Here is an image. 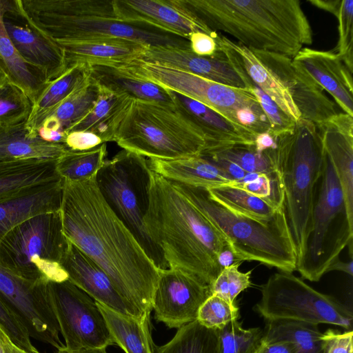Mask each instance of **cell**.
Listing matches in <instances>:
<instances>
[{
  "label": "cell",
  "mask_w": 353,
  "mask_h": 353,
  "mask_svg": "<svg viewBox=\"0 0 353 353\" xmlns=\"http://www.w3.org/2000/svg\"><path fill=\"white\" fill-rule=\"evenodd\" d=\"M141 79L196 100L256 135L271 130L254 95L165 65L134 59L117 65Z\"/></svg>",
  "instance_id": "10"
},
{
  "label": "cell",
  "mask_w": 353,
  "mask_h": 353,
  "mask_svg": "<svg viewBox=\"0 0 353 353\" xmlns=\"http://www.w3.org/2000/svg\"><path fill=\"white\" fill-rule=\"evenodd\" d=\"M240 317L237 304H232L220 296L211 294L201 305L196 320L203 326L221 330Z\"/></svg>",
  "instance_id": "45"
},
{
  "label": "cell",
  "mask_w": 353,
  "mask_h": 353,
  "mask_svg": "<svg viewBox=\"0 0 353 353\" xmlns=\"http://www.w3.org/2000/svg\"><path fill=\"white\" fill-rule=\"evenodd\" d=\"M62 266L68 280L96 302L123 314L140 316L145 314L128 303L103 270L71 242Z\"/></svg>",
  "instance_id": "19"
},
{
  "label": "cell",
  "mask_w": 353,
  "mask_h": 353,
  "mask_svg": "<svg viewBox=\"0 0 353 353\" xmlns=\"http://www.w3.org/2000/svg\"><path fill=\"white\" fill-rule=\"evenodd\" d=\"M292 61L332 96L343 112L353 117L352 72L336 53L303 47Z\"/></svg>",
  "instance_id": "20"
},
{
  "label": "cell",
  "mask_w": 353,
  "mask_h": 353,
  "mask_svg": "<svg viewBox=\"0 0 353 353\" xmlns=\"http://www.w3.org/2000/svg\"><path fill=\"white\" fill-rule=\"evenodd\" d=\"M239 76L245 85V89L256 98L268 119L271 132L275 137L292 130L296 122L286 114L267 94L245 74H239Z\"/></svg>",
  "instance_id": "46"
},
{
  "label": "cell",
  "mask_w": 353,
  "mask_h": 353,
  "mask_svg": "<svg viewBox=\"0 0 353 353\" xmlns=\"http://www.w3.org/2000/svg\"><path fill=\"white\" fill-rule=\"evenodd\" d=\"M276 149L259 152L255 150L254 145H236L216 150H203L200 154L228 159L247 173H263L271 175L278 172L275 159Z\"/></svg>",
  "instance_id": "40"
},
{
  "label": "cell",
  "mask_w": 353,
  "mask_h": 353,
  "mask_svg": "<svg viewBox=\"0 0 353 353\" xmlns=\"http://www.w3.org/2000/svg\"><path fill=\"white\" fill-rule=\"evenodd\" d=\"M96 175L80 181L63 180V232L103 270L128 303L143 314L150 313L161 270L105 202Z\"/></svg>",
  "instance_id": "1"
},
{
  "label": "cell",
  "mask_w": 353,
  "mask_h": 353,
  "mask_svg": "<svg viewBox=\"0 0 353 353\" xmlns=\"http://www.w3.org/2000/svg\"><path fill=\"white\" fill-rule=\"evenodd\" d=\"M32 103L26 94L8 80L0 85V127L26 123Z\"/></svg>",
  "instance_id": "41"
},
{
  "label": "cell",
  "mask_w": 353,
  "mask_h": 353,
  "mask_svg": "<svg viewBox=\"0 0 353 353\" xmlns=\"http://www.w3.org/2000/svg\"><path fill=\"white\" fill-rule=\"evenodd\" d=\"M50 304L69 350L114 344L96 301L69 280L48 281Z\"/></svg>",
  "instance_id": "13"
},
{
  "label": "cell",
  "mask_w": 353,
  "mask_h": 353,
  "mask_svg": "<svg viewBox=\"0 0 353 353\" xmlns=\"http://www.w3.org/2000/svg\"><path fill=\"white\" fill-rule=\"evenodd\" d=\"M106 154L105 143L88 150H67L57 160V171L63 180L83 181L97 174L105 161Z\"/></svg>",
  "instance_id": "39"
},
{
  "label": "cell",
  "mask_w": 353,
  "mask_h": 353,
  "mask_svg": "<svg viewBox=\"0 0 353 353\" xmlns=\"http://www.w3.org/2000/svg\"><path fill=\"white\" fill-rule=\"evenodd\" d=\"M172 182L225 236L241 262L255 261L281 272L296 270V251L283 206L270 219L259 220L224 206L207 188Z\"/></svg>",
  "instance_id": "5"
},
{
  "label": "cell",
  "mask_w": 353,
  "mask_h": 353,
  "mask_svg": "<svg viewBox=\"0 0 353 353\" xmlns=\"http://www.w3.org/2000/svg\"><path fill=\"white\" fill-rule=\"evenodd\" d=\"M263 336L259 327L245 329L233 321L219 330L218 353H252Z\"/></svg>",
  "instance_id": "42"
},
{
  "label": "cell",
  "mask_w": 353,
  "mask_h": 353,
  "mask_svg": "<svg viewBox=\"0 0 353 353\" xmlns=\"http://www.w3.org/2000/svg\"><path fill=\"white\" fill-rule=\"evenodd\" d=\"M229 185L266 199L277 208L283 206V190L279 172L271 175L263 173H247L242 179L233 181Z\"/></svg>",
  "instance_id": "43"
},
{
  "label": "cell",
  "mask_w": 353,
  "mask_h": 353,
  "mask_svg": "<svg viewBox=\"0 0 353 353\" xmlns=\"http://www.w3.org/2000/svg\"><path fill=\"white\" fill-rule=\"evenodd\" d=\"M331 271L343 272L350 276L353 275V261H343L339 256L333 260L327 270V273Z\"/></svg>",
  "instance_id": "56"
},
{
  "label": "cell",
  "mask_w": 353,
  "mask_h": 353,
  "mask_svg": "<svg viewBox=\"0 0 353 353\" xmlns=\"http://www.w3.org/2000/svg\"><path fill=\"white\" fill-rule=\"evenodd\" d=\"M240 264H234L222 270L210 286L212 294L217 295L232 304H236L237 296L252 285V270L241 272L239 270Z\"/></svg>",
  "instance_id": "47"
},
{
  "label": "cell",
  "mask_w": 353,
  "mask_h": 353,
  "mask_svg": "<svg viewBox=\"0 0 353 353\" xmlns=\"http://www.w3.org/2000/svg\"><path fill=\"white\" fill-rule=\"evenodd\" d=\"M353 220L332 165L325 153L323 170L314 194L311 230L296 270L302 278L319 281L334 259L352 245Z\"/></svg>",
  "instance_id": "8"
},
{
  "label": "cell",
  "mask_w": 353,
  "mask_h": 353,
  "mask_svg": "<svg viewBox=\"0 0 353 353\" xmlns=\"http://www.w3.org/2000/svg\"><path fill=\"white\" fill-rule=\"evenodd\" d=\"M114 141L123 150L165 160L200 155L206 146L201 128L174 104L134 99Z\"/></svg>",
  "instance_id": "7"
},
{
  "label": "cell",
  "mask_w": 353,
  "mask_h": 353,
  "mask_svg": "<svg viewBox=\"0 0 353 353\" xmlns=\"http://www.w3.org/2000/svg\"><path fill=\"white\" fill-rule=\"evenodd\" d=\"M63 51L66 68L83 63L117 65L139 59L146 46L121 38H92L57 42Z\"/></svg>",
  "instance_id": "25"
},
{
  "label": "cell",
  "mask_w": 353,
  "mask_h": 353,
  "mask_svg": "<svg viewBox=\"0 0 353 353\" xmlns=\"http://www.w3.org/2000/svg\"><path fill=\"white\" fill-rule=\"evenodd\" d=\"M7 76L0 67V85H2L5 81H8Z\"/></svg>",
  "instance_id": "59"
},
{
  "label": "cell",
  "mask_w": 353,
  "mask_h": 353,
  "mask_svg": "<svg viewBox=\"0 0 353 353\" xmlns=\"http://www.w3.org/2000/svg\"><path fill=\"white\" fill-rule=\"evenodd\" d=\"M144 224L168 268L212 285L222 271L218 256L227 239L171 181L152 170Z\"/></svg>",
  "instance_id": "2"
},
{
  "label": "cell",
  "mask_w": 353,
  "mask_h": 353,
  "mask_svg": "<svg viewBox=\"0 0 353 353\" xmlns=\"http://www.w3.org/2000/svg\"><path fill=\"white\" fill-rule=\"evenodd\" d=\"M213 32H225L254 50L295 57L312 43V30L299 0H183Z\"/></svg>",
  "instance_id": "3"
},
{
  "label": "cell",
  "mask_w": 353,
  "mask_h": 353,
  "mask_svg": "<svg viewBox=\"0 0 353 353\" xmlns=\"http://www.w3.org/2000/svg\"><path fill=\"white\" fill-rule=\"evenodd\" d=\"M211 294L210 286L181 270H161L152 300L154 319L178 329L196 320L201 305Z\"/></svg>",
  "instance_id": "15"
},
{
  "label": "cell",
  "mask_w": 353,
  "mask_h": 353,
  "mask_svg": "<svg viewBox=\"0 0 353 353\" xmlns=\"http://www.w3.org/2000/svg\"><path fill=\"white\" fill-rule=\"evenodd\" d=\"M276 169L283 190V209L294 245L301 255L312 227V213L325 152L314 123L300 119L292 131L276 137Z\"/></svg>",
  "instance_id": "6"
},
{
  "label": "cell",
  "mask_w": 353,
  "mask_h": 353,
  "mask_svg": "<svg viewBox=\"0 0 353 353\" xmlns=\"http://www.w3.org/2000/svg\"><path fill=\"white\" fill-rule=\"evenodd\" d=\"M101 87L92 77L49 114L35 131H57L66 134L74 124L85 117L97 103Z\"/></svg>",
  "instance_id": "35"
},
{
  "label": "cell",
  "mask_w": 353,
  "mask_h": 353,
  "mask_svg": "<svg viewBox=\"0 0 353 353\" xmlns=\"http://www.w3.org/2000/svg\"><path fill=\"white\" fill-rule=\"evenodd\" d=\"M48 283L26 280L0 264V296L19 317L30 337L58 350L65 345L59 338Z\"/></svg>",
  "instance_id": "14"
},
{
  "label": "cell",
  "mask_w": 353,
  "mask_h": 353,
  "mask_svg": "<svg viewBox=\"0 0 353 353\" xmlns=\"http://www.w3.org/2000/svg\"><path fill=\"white\" fill-rule=\"evenodd\" d=\"M318 325L294 321H268L261 340L265 343L289 342L295 353H322Z\"/></svg>",
  "instance_id": "36"
},
{
  "label": "cell",
  "mask_w": 353,
  "mask_h": 353,
  "mask_svg": "<svg viewBox=\"0 0 353 353\" xmlns=\"http://www.w3.org/2000/svg\"><path fill=\"white\" fill-rule=\"evenodd\" d=\"M57 160L0 161V203L39 190L63 179Z\"/></svg>",
  "instance_id": "26"
},
{
  "label": "cell",
  "mask_w": 353,
  "mask_h": 353,
  "mask_svg": "<svg viewBox=\"0 0 353 353\" xmlns=\"http://www.w3.org/2000/svg\"><path fill=\"white\" fill-rule=\"evenodd\" d=\"M150 172L148 159L122 150L105 160L96 175L105 202L139 241L160 270L168 268L160 248L147 234L144 218L149 205Z\"/></svg>",
  "instance_id": "11"
},
{
  "label": "cell",
  "mask_w": 353,
  "mask_h": 353,
  "mask_svg": "<svg viewBox=\"0 0 353 353\" xmlns=\"http://www.w3.org/2000/svg\"><path fill=\"white\" fill-rule=\"evenodd\" d=\"M63 179L39 190L0 203V241L13 228L43 213L61 209Z\"/></svg>",
  "instance_id": "28"
},
{
  "label": "cell",
  "mask_w": 353,
  "mask_h": 353,
  "mask_svg": "<svg viewBox=\"0 0 353 353\" xmlns=\"http://www.w3.org/2000/svg\"><path fill=\"white\" fill-rule=\"evenodd\" d=\"M18 4L20 21L56 42L121 38L148 47L190 49L185 39L119 20L112 1L18 0Z\"/></svg>",
  "instance_id": "4"
},
{
  "label": "cell",
  "mask_w": 353,
  "mask_h": 353,
  "mask_svg": "<svg viewBox=\"0 0 353 353\" xmlns=\"http://www.w3.org/2000/svg\"><path fill=\"white\" fill-rule=\"evenodd\" d=\"M0 343L7 349L9 353H28L15 345L8 337L0 327Z\"/></svg>",
  "instance_id": "57"
},
{
  "label": "cell",
  "mask_w": 353,
  "mask_h": 353,
  "mask_svg": "<svg viewBox=\"0 0 353 353\" xmlns=\"http://www.w3.org/2000/svg\"><path fill=\"white\" fill-rule=\"evenodd\" d=\"M216 35L212 36L200 31L192 33L188 38L191 51L199 56L213 55L219 49Z\"/></svg>",
  "instance_id": "51"
},
{
  "label": "cell",
  "mask_w": 353,
  "mask_h": 353,
  "mask_svg": "<svg viewBox=\"0 0 353 353\" xmlns=\"http://www.w3.org/2000/svg\"><path fill=\"white\" fill-rule=\"evenodd\" d=\"M339 21V41L332 50L353 71V0H339L331 12Z\"/></svg>",
  "instance_id": "44"
},
{
  "label": "cell",
  "mask_w": 353,
  "mask_h": 353,
  "mask_svg": "<svg viewBox=\"0 0 353 353\" xmlns=\"http://www.w3.org/2000/svg\"><path fill=\"white\" fill-rule=\"evenodd\" d=\"M90 70L91 77L109 90L126 94L134 99L174 104L170 90L137 77L121 67L92 65Z\"/></svg>",
  "instance_id": "31"
},
{
  "label": "cell",
  "mask_w": 353,
  "mask_h": 353,
  "mask_svg": "<svg viewBox=\"0 0 353 353\" xmlns=\"http://www.w3.org/2000/svg\"><path fill=\"white\" fill-rule=\"evenodd\" d=\"M103 143L98 135L92 132L73 130L66 133L63 144L68 150L83 151L96 148Z\"/></svg>",
  "instance_id": "50"
},
{
  "label": "cell",
  "mask_w": 353,
  "mask_h": 353,
  "mask_svg": "<svg viewBox=\"0 0 353 353\" xmlns=\"http://www.w3.org/2000/svg\"><path fill=\"white\" fill-rule=\"evenodd\" d=\"M210 196L228 208L254 219H270L281 208L231 185L208 189Z\"/></svg>",
  "instance_id": "38"
},
{
  "label": "cell",
  "mask_w": 353,
  "mask_h": 353,
  "mask_svg": "<svg viewBox=\"0 0 353 353\" xmlns=\"http://www.w3.org/2000/svg\"><path fill=\"white\" fill-rule=\"evenodd\" d=\"M254 147L259 152L275 150L277 147L276 138L271 130L256 135Z\"/></svg>",
  "instance_id": "54"
},
{
  "label": "cell",
  "mask_w": 353,
  "mask_h": 353,
  "mask_svg": "<svg viewBox=\"0 0 353 353\" xmlns=\"http://www.w3.org/2000/svg\"><path fill=\"white\" fill-rule=\"evenodd\" d=\"M200 155L213 163L234 181L242 179L247 174L239 165L228 159L211 155Z\"/></svg>",
  "instance_id": "52"
},
{
  "label": "cell",
  "mask_w": 353,
  "mask_h": 353,
  "mask_svg": "<svg viewBox=\"0 0 353 353\" xmlns=\"http://www.w3.org/2000/svg\"><path fill=\"white\" fill-rule=\"evenodd\" d=\"M137 59L176 68L225 85L245 89L241 78L219 48L213 55L204 57L194 54L190 49L146 47Z\"/></svg>",
  "instance_id": "18"
},
{
  "label": "cell",
  "mask_w": 353,
  "mask_h": 353,
  "mask_svg": "<svg viewBox=\"0 0 353 353\" xmlns=\"http://www.w3.org/2000/svg\"><path fill=\"white\" fill-rule=\"evenodd\" d=\"M67 150L63 144L47 142L32 135L26 123L0 127V161L57 160Z\"/></svg>",
  "instance_id": "30"
},
{
  "label": "cell",
  "mask_w": 353,
  "mask_h": 353,
  "mask_svg": "<svg viewBox=\"0 0 353 353\" xmlns=\"http://www.w3.org/2000/svg\"><path fill=\"white\" fill-rule=\"evenodd\" d=\"M0 327L10 340L28 353H40L32 345L28 330L10 306L0 296Z\"/></svg>",
  "instance_id": "48"
},
{
  "label": "cell",
  "mask_w": 353,
  "mask_h": 353,
  "mask_svg": "<svg viewBox=\"0 0 353 353\" xmlns=\"http://www.w3.org/2000/svg\"><path fill=\"white\" fill-rule=\"evenodd\" d=\"M316 126L341 187L348 215L353 220V117L340 112Z\"/></svg>",
  "instance_id": "21"
},
{
  "label": "cell",
  "mask_w": 353,
  "mask_h": 353,
  "mask_svg": "<svg viewBox=\"0 0 353 353\" xmlns=\"http://www.w3.org/2000/svg\"><path fill=\"white\" fill-rule=\"evenodd\" d=\"M241 263L242 262L235 255L229 243L227 244L219 254L218 263L222 270L234 264Z\"/></svg>",
  "instance_id": "55"
},
{
  "label": "cell",
  "mask_w": 353,
  "mask_h": 353,
  "mask_svg": "<svg viewBox=\"0 0 353 353\" xmlns=\"http://www.w3.org/2000/svg\"><path fill=\"white\" fill-rule=\"evenodd\" d=\"M172 91V90H171ZM174 104L184 112L202 130L206 139L204 150L236 145H254L255 136L205 105L172 91Z\"/></svg>",
  "instance_id": "24"
},
{
  "label": "cell",
  "mask_w": 353,
  "mask_h": 353,
  "mask_svg": "<svg viewBox=\"0 0 353 353\" xmlns=\"http://www.w3.org/2000/svg\"><path fill=\"white\" fill-rule=\"evenodd\" d=\"M3 23L19 54L48 81L57 79L66 70L63 51L56 41L24 22L20 25L5 17Z\"/></svg>",
  "instance_id": "22"
},
{
  "label": "cell",
  "mask_w": 353,
  "mask_h": 353,
  "mask_svg": "<svg viewBox=\"0 0 353 353\" xmlns=\"http://www.w3.org/2000/svg\"><path fill=\"white\" fill-rule=\"evenodd\" d=\"M154 172L174 182L210 189L232 181L213 163L201 155L176 159H148Z\"/></svg>",
  "instance_id": "27"
},
{
  "label": "cell",
  "mask_w": 353,
  "mask_h": 353,
  "mask_svg": "<svg viewBox=\"0 0 353 353\" xmlns=\"http://www.w3.org/2000/svg\"><path fill=\"white\" fill-rule=\"evenodd\" d=\"M353 332L328 329L322 334V353H353Z\"/></svg>",
  "instance_id": "49"
},
{
  "label": "cell",
  "mask_w": 353,
  "mask_h": 353,
  "mask_svg": "<svg viewBox=\"0 0 353 353\" xmlns=\"http://www.w3.org/2000/svg\"><path fill=\"white\" fill-rule=\"evenodd\" d=\"M103 315L114 344L125 353H154L150 331V315L123 314L96 302Z\"/></svg>",
  "instance_id": "34"
},
{
  "label": "cell",
  "mask_w": 353,
  "mask_h": 353,
  "mask_svg": "<svg viewBox=\"0 0 353 353\" xmlns=\"http://www.w3.org/2000/svg\"><path fill=\"white\" fill-rule=\"evenodd\" d=\"M117 17L129 23L148 26L188 40L197 31L215 36L185 5L183 0H112Z\"/></svg>",
  "instance_id": "16"
},
{
  "label": "cell",
  "mask_w": 353,
  "mask_h": 353,
  "mask_svg": "<svg viewBox=\"0 0 353 353\" xmlns=\"http://www.w3.org/2000/svg\"><path fill=\"white\" fill-rule=\"evenodd\" d=\"M91 79L90 65L79 63L72 65L57 79L49 82L37 101L33 104L30 116L26 123L30 134L61 103L76 90L84 86Z\"/></svg>",
  "instance_id": "29"
},
{
  "label": "cell",
  "mask_w": 353,
  "mask_h": 353,
  "mask_svg": "<svg viewBox=\"0 0 353 353\" xmlns=\"http://www.w3.org/2000/svg\"><path fill=\"white\" fill-rule=\"evenodd\" d=\"M101 87L93 108L67 132L87 130L98 135L104 143L114 141L117 126L133 99L126 94Z\"/></svg>",
  "instance_id": "32"
},
{
  "label": "cell",
  "mask_w": 353,
  "mask_h": 353,
  "mask_svg": "<svg viewBox=\"0 0 353 353\" xmlns=\"http://www.w3.org/2000/svg\"><path fill=\"white\" fill-rule=\"evenodd\" d=\"M252 353H295L294 345L289 342L260 343Z\"/></svg>",
  "instance_id": "53"
},
{
  "label": "cell",
  "mask_w": 353,
  "mask_h": 353,
  "mask_svg": "<svg viewBox=\"0 0 353 353\" xmlns=\"http://www.w3.org/2000/svg\"><path fill=\"white\" fill-rule=\"evenodd\" d=\"M219 345V330L208 328L195 320L178 328L165 345H154V353H218Z\"/></svg>",
  "instance_id": "37"
},
{
  "label": "cell",
  "mask_w": 353,
  "mask_h": 353,
  "mask_svg": "<svg viewBox=\"0 0 353 353\" xmlns=\"http://www.w3.org/2000/svg\"><path fill=\"white\" fill-rule=\"evenodd\" d=\"M61 210L34 216L0 241V264L26 280L62 282L68 276L62 261L70 245Z\"/></svg>",
  "instance_id": "9"
},
{
  "label": "cell",
  "mask_w": 353,
  "mask_h": 353,
  "mask_svg": "<svg viewBox=\"0 0 353 353\" xmlns=\"http://www.w3.org/2000/svg\"><path fill=\"white\" fill-rule=\"evenodd\" d=\"M5 17L0 8V67L8 81L22 90L34 104L50 81L19 54L5 29Z\"/></svg>",
  "instance_id": "33"
},
{
  "label": "cell",
  "mask_w": 353,
  "mask_h": 353,
  "mask_svg": "<svg viewBox=\"0 0 353 353\" xmlns=\"http://www.w3.org/2000/svg\"><path fill=\"white\" fill-rule=\"evenodd\" d=\"M215 39L219 48L225 54L239 74H245L294 121L300 119L301 114L288 89L255 50L221 34L217 33Z\"/></svg>",
  "instance_id": "17"
},
{
  "label": "cell",
  "mask_w": 353,
  "mask_h": 353,
  "mask_svg": "<svg viewBox=\"0 0 353 353\" xmlns=\"http://www.w3.org/2000/svg\"><path fill=\"white\" fill-rule=\"evenodd\" d=\"M281 75L302 119L316 125L336 115V103L325 93L318 83L292 59L286 57Z\"/></svg>",
  "instance_id": "23"
},
{
  "label": "cell",
  "mask_w": 353,
  "mask_h": 353,
  "mask_svg": "<svg viewBox=\"0 0 353 353\" xmlns=\"http://www.w3.org/2000/svg\"><path fill=\"white\" fill-rule=\"evenodd\" d=\"M57 353H107V352L106 347H87L69 350L64 345L57 350Z\"/></svg>",
  "instance_id": "58"
},
{
  "label": "cell",
  "mask_w": 353,
  "mask_h": 353,
  "mask_svg": "<svg viewBox=\"0 0 353 353\" xmlns=\"http://www.w3.org/2000/svg\"><path fill=\"white\" fill-rule=\"evenodd\" d=\"M259 313L268 321H294L331 324L352 330V311L334 297L322 294L296 276L281 272L261 286Z\"/></svg>",
  "instance_id": "12"
}]
</instances>
